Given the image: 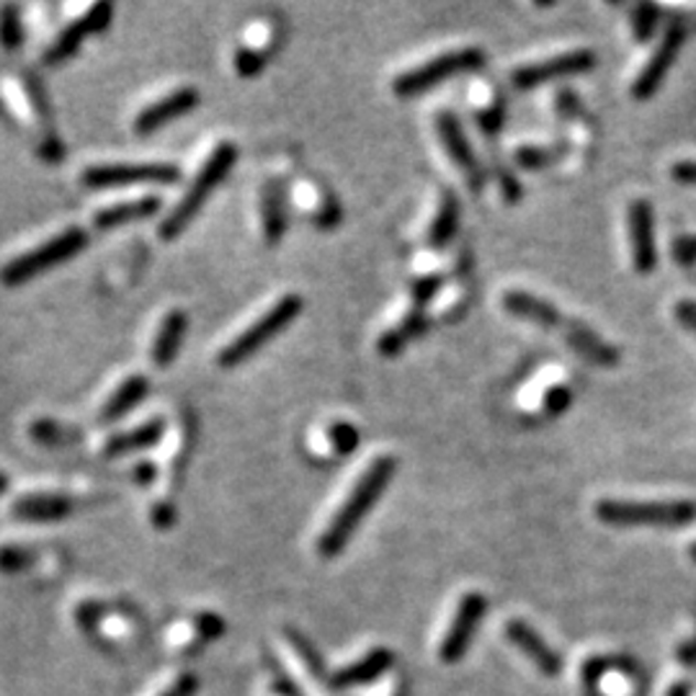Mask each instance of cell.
<instances>
[{"instance_id":"obj_1","label":"cell","mask_w":696,"mask_h":696,"mask_svg":"<svg viewBox=\"0 0 696 696\" xmlns=\"http://www.w3.org/2000/svg\"><path fill=\"white\" fill-rule=\"evenodd\" d=\"M395 470H398L395 457L384 454V457H377L372 465L361 472L357 486L351 488V493L346 496V501L338 505L336 513H333L328 526L323 529L320 542H317V550H320L323 557H336L344 552L348 540H351L354 532L361 526V521L367 519V513L380 503V498L384 490H388Z\"/></svg>"},{"instance_id":"obj_2","label":"cell","mask_w":696,"mask_h":696,"mask_svg":"<svg viewBox=\"0 0 696 696\" xmlns=\"http://www.w3.org/2000/svg\"><path fill=\"white\" fill-rule=\"evenodd\" d=\"M238 161V148L236 142H222V145L215 148V153L207 157V163L202 165L196 178L192 181V186L186 188V194L181 196L176 207L171 209V215L163 219L161 225V238L173 240L178 238L181 232L186 230L188 222L199 215V209L204 207V202L209 199V194L222 184L227 173L232 171V165Z\"/></svg>"},{"instance_id":"obj_3","label":"cell","mask_w":696,"mask_h":696,"mask_svg":"<svg viewBox=\"0 0 696 696\" xmlns=\"http://www.w3.org/2000/svg\"><path fill=\"white\" fill-rule=\"evenodd\" d=\"M596 519L609 526L678 529L696 519L694 501H607L596 503Z\"/></svg>"},{"instance_id":"obj_4","label":"cell","mask_w":696,"mask_h":696,"mask_svg":"<svg viewBox=\"0 0 696 696\" xmlns=\"http://www.w3.org/2000/svg\"><path fill=\"white\" fill-rule=\"evenodd\" d=\"M302 313V297L300 294H284L282 300L274 302L267 313H263L259 320L248 325V328L240 333L227 344L222 351H219V365L222 367H236L243 365L246 359H251L259 348L269 344L271 338H276L286 325L292 320H297Z\"/></svg>"},{"instance_id":"obj_5","label":"cell","mask_w":696,"mask_h":696,"mask_svg":"<svg viewBox=\"0 0 696 696\" xmlns=\"http://www.w3.org/2000/svg\"><path fill=\"white\" fill-rule=\"evenodd\" d=\"M86 232L78 230V227H70V230L44 240L42 246L34 248V251H26L17 255V259H11L9 263H3V267H0V284L19 286L24 282H32V279L44 274V271L55 269L57 263L78 255L83 248H86Z\"/></svg>"},{"instance_id":"obj_6","label":"cell","mask_w":696,"mask_h":696,"mask_svg":"<svg viewBox=\"0 0 696 696\" xmlns=\"http://www.w3.org/2000/svg\"><path fill=\"white\" fill-rule=\"evenodd\" d=\"M486 65V52L478 47H461L444 52V55L431 57L428 63H423L413 70H405L403 75H398L395 83H392V90L398 96H418L426 94V90L436 88L438 83H444L446 78H454V75L461 73H472L478 67Z\"/></svg>"},{"instance_id":"obj_7","label":"cell","mask_w":696,"mask_h":696,"mask_svg":"<svg viewBox=\"0 0 696 696\" xmlns=\"http://www.w3.org/2000/svg\"><path fill=\"white\" fill-rule=\"evenodd\" d=\"M181 171L173 163H113V165H94L83 173L80 181L88 188H119L130 184H173L178 181Z\"/></svg>"},{"instance_id":"obj_8","label":"cell","mask_w":696,"mask_h":696,"mask_svg":"<svg viewBox=\"0 0 696 696\" xmlns=\"http://www.w3.org/2000/svg\"><path fill=\"white\" fill-rule=\"evenodd\" d=\"M486 611H488V599L482 594L472 591V594L461 596L457 609H454L452 622L449 627H446L442 645H438V657H442L446 665L459 663L461 657L467 655V650H470L472 645V638H475V632H478V627L482 624Z\"/></svg>"},{"instance_id":"obj_9","label":"cell","mask_w":696,"mask_h":696,"mask_svg":"<svg viewBox=\"0 0 696 696\" xmlns=\"http://www.w3.org/2000/svg\"><path fill=\"white\" fill-rule=\"evenodd\" d=\"M594 67H596V55L591 50H573L550 59H542V63L519 67V70H513L511 80L519 90H532V88H540L542 83L567 78V75L588 73V70H594Z\"/></svg>"},{"instance_id":"obj_10","label":"cell","mask_w":696,"mask_h":696,"mask_svg":"<svg viewBox=\"0 0 696 696\" xmlns=\"http://www.w3.org/2000/svg\"><path fill=\"white\" fill-rule=\"evenodd\" d=\"M686 42V29L678 24V21H673V24L665 26V34L661 44H657L653 55H650V59L645 63V67H642L638 78H634V86H632V96L640 98V101H645V98H650L655 94L657 88L663 86L665 75L671 73L673 63H676L678 52L681 47H684Z\"/></svg>"},{"instance_id":"obj_11","label":"cell","mask_w":696,"mask_h":696,"mask_svg":"<svg viewBox=\"0 0 696 696\" xmlns=\"http://www.w3.org/2000/svg\"><path fill=\"white\" fill-rule=\"evenodd\" d=\"M111 13H113L111 3L90 6L80 19H75L70 26H65L63 32L57 34V40L52 42V47L44 52V63L59 65V63H65L67 57H73L86 36L104 32V29L111 24Z\"/></svg>"},{"instance_id":"obj_12","label":"cell","mask_w":696,"mask_h":696,"mask_svg":"<svg viewBox=\"0 0 696 696\" xmlns=\"http://www.w3.org/2000/svg\"><path fill=\"white\" fill-rule=\"evenodd\" d=\"M627 222H630V246L634 271L642 276L653 274L657 263L655 251V217L648 199H634L627 209Z\"/></svg>"},{"instance_id":"obj_13","label":"cell","mask_w":696,"mask_h":696,"mask_svg":"<svg viewBox=\"0 0 696 696\" xmlns=\"http://www.w3.org/2000/svg\"><path fill=\"white\" fill-rule=\"evenodd\" d=\"M505 638H509L511 645L516 648L536 671L544 673V676L552 678L563 671V657H559L555 650L544 642L542 634L536 632L532 624L524 622V619H511V622L505 624Z\"/></svg>"},{"instance_id":"obj_14","label":"cell","mask_w":696,"mask_h":696,"mask_svg":"<svg viewBox=\"0 0 696 696\" xmlns=\"http://www.w3.org/2000/svg\"><path fill=\"white\" fill-rule=\"evenodd\" d=\"M436 132H438V138H442L446 153H449L454 165H457V168L465 173L467 184H470L472 192H480L482 188V168H480L478 157H475V153H472L470 140H467V134L461 132L457 119H454L452 113H446V111L438 113Z\"/></svg>"},{"instance_id":"obj_15","label":"cell","mask_w":696,"mask_h":696,"mask_svg":"<svg viewBox=\"0 0 696 696\" xmlns=\"http://www.w3.org/2000/svg\"><path fill=\"white\" fill-rule=\"evenodd\" d=\"M199 104V90L196 88H178L173 94L157 98L155 104L145 106L134 119V132L138 134H153L165 127L173 119L184 117V113L194 111Z\"/></svg>"},{"instance_id":"obj_16","label":"cell","mask_w":696,"mask_h":696,"mask_svg":"<svg viewBox=\"0 0 696 696\" xmlns=\"http://www.w3.org/2000/svg\"><path fill=\"white\" fill-rule=\"evenodd\" d=\"M503 305L511 315H516L521 317V320H529L534 325H542V328H557L559 333H563L567 328V323H570V317H567L565 313H559L552 302L536 297V294L524 292V290L505 292Z\"/></svg>"},{"instance_id":"obj_17","label":"cell","mask_w":696,"mask_h":696,"mask_svg":"<svg viewBox=\"0 0 696 696\" xmlns=\"http://www.w3.org/2000/svg\"><path fill=\"white\" fill-rule=\"evenodd\" d=\"M392 661H395V655H392L388 648L369 650V653L361 655L359 661L348 663L340 671L333 673L330 686L333 688H351V686L372 684V681L382 678L384 673L392 668Z\"/></svg>"},{"instance_id":"obj_18","label":"cell","mask_w":696,"mask_h":696,"mask_svg":"<svg viewBox=\"0 0 696 696\" xmlns=\"http://www.w3.org/2000/svg\"><path fill=\"white\" fill-rule=\"evenodd\" d=\"M563 336L567 344H570V348L575 354H580V357L594 361V365L599 367H615L619 365V351L615 346L609 344V340H603L599 333H596L594 328H588L586 323L580 320H573L567 323V328L563 330Z\"/></svg>"},{"instance_id":"obj_19","label":"cell","mask_w":696,"mask_h":696,"mask_svg":"<svg viewBox=\"0 0 696 696\" xmlns=\"http://www.w3.org/2000/svg\"><path fill=\"white\" fill-rule=\"evenodd\" d=\"M13 516L19 521H34V524H50V521L65 519L73 511V501L57 493H29L13 501Z\"/></svg>"},{"instance_id":"obj_20","label":"cell","mask_w":696,"mask_h":696,"mask_svg":"<svg viewBox=\"0 0 696 696\" xmlns=\"http://www.w3.org/2000/svg\"><path fill=\"white\" fill-rule=\"evenodd\" d=\"M163 202L157 196H140L132 202H119L113 207H106L94 217V225L98 230H113V227H122L127 222H138V219H148L161 211Z\"/></svg>"},{"instance_id":"obj_21","label":"cell","mask_w":696,"mask_h":696,"mask_svg":"<svg viewBox=\"0 0 696 696\" xmlns=\"http://www.w3.org/2000/svg\"><path fill=\"white\" fill-rule=\"evenodd\" d=\"M165 434V421L163 418H153L142 426L132 428V431H122V434L111 436L109 442L104 446L106 457H122V454H132V452H142L150 449L161 442Z\"/></svg>"},{"instance_id":"obj_22","label":"cell","mask_w":696,"mask_h":696,"mask_svg":"<svg viewBox=\"0 0 696 696\" xmlns=\"http://www.w3.org/2000/svg\"><path fill=\"white\" fill-rule=\"evenodd\" d=\"M186 328H188L186 313H181V309H171V313L163 317L161 328H157L153 338V351H150L157 367H168L171 361L176 359L178 348L181 344H184Z\"/></svg>"},{"instance_id":"obj_23","label":"cell","mask_w":696,"mask_h":696,"mask_svg":"<svg viewBox=\"0 0 696 696\" xmlns=\"http://www.w3.org/2000/svg\"><path fill=\"white\" fill-rule=\"evenodd\" d=\"M150 390V384L145 377H130V380H124L122 384H119L117 390H113V395L106 400V405L101 407V423H113L119 418H124L127 413L132 411V407H138L142 400H145Z\"/></svg>"},{"instance_id":"obj_24","label":"cell","mask_w":696,"mask_h":696,"mask_svg":"<svg viewBox=\"0 0 696 696\" xmlns=\"http://www.w3.org/2000/svg\"><path fill=\"white\" fill-rule=\"evenodd\" d=\"M261 215H263V232L269 243H276L284 236L286 215H284V196L276 184H267L261 194Z\"/></svg>"},{"instance_id":"obj_25","label":"cell","mask_w":696,"mask_h":696,"mask_svg":"<svg viewBox=\"0 0 696 696\" xmlns=\"http://www.w3.org/2000/svg\"><path fill=\"white\" fill-rule=\"evenodd\" d=\"M457 225H459V207H457V202H454L452 194H444L442 207H438V215H436V219H434V227H431L428 240H431V243H434V246L449 243V240L454 238V232H457Z\"/></svg>"},{"instance_id":"obj_26","label":"cell","mask_w":696,"mask_h":696,"mask_svg":"<svg viewBox=\"0 0 696 696\" xmlns=\"http://www.w3.org/2000/svg\"><path fill=\"white\" fill-rule=\"evenodd\" d=\"M24 42V26H21L17 6H0V47L19 50Z\"/></svg>"},{"instance_id":"obj_27","label":"cell","mask_w":696,"mask_h":696,"mask_svg":"<svg viewBox=\"0 0 696 696\" xmlns=\"http://www.w3.org/2000/svg\"><path fill=\"white\" fill-rule=\"evenodd\" d=\"M421 309H415V313L407 317V320H403L398 325V328H392L388 336H382L380 340V348L382 354H398L400 348H403L407 340H411L415 333H421Z\"/></svg>"},{"instance_id":"obj_28","label":"cell","mask_w":696,"mask_h":696,"mask_svg":"<svg viewBox=\"0 0 696 696\" xmlns=\"http://www.w3.org/2000/svg\"><path fill=\"white\" fill-rule=\"evenodd\" d=\"M32 438L47 446H65V444L78 442L80 436H78V431L59 426V423L55 421H36L32 426Z\"/></svg>"},{"instance_id":"obj_29","label":"cell","mask_w":696,"mask_h":696,"mask_svg":"<svg viewBox=\"0 0 696 696\" xmlns=\"http://www.w3.org/2000/svg\"><path fill=\"white\" fill-rule=\"evenodd\" d=\"M34 563V552L19 544H3L0 547V573H19Z\"/></svg>"},{"instance_id":"obj_30","label":"cell","mask_w":696,"mask_h":696,"mask_svg":"<svg viewBox=\"0 0 696 696\" xmlns=\"http://www.w3.org/2000/svg\"><path fill=\"white\" fill-rule=\"evenodd\" d=\"M194 676H188V673H176V676L165 678V684L153 688L148 696H188L194 692Z\"/></svg>"},{"instance_id":"obj_31","label":"cell","mask_w":696,"mask_h":696,"mask_svg":"<svg viewBox=\"0 0 696 696\" xmlns=\"http://www.w3.org/2000/svg\"><path fill=\"white\" fill-rule=\"evenodd\" d=\"M655 21H657L655 6H650V3L638 6V11H634V36H638L640 42H648L650 36H653Z\"/></svg>"},{"instance_id":"obj_32","label":"cell","mask_w":696,"mask_h":696,"mask_svg":"<svg viewBox=\"0 0 696 696\" xmlns=\"http://www.w3.org/2000/svg\"><path fill=\"white\" fill-rule=\"evenodd\" d=\"M555 161V150H542V148H521L516 153V163L519 168H544Z\"/></svg>"},{"instance_id":"obj_33","label":"cell","mask_w":696,"mask_h":696,"mask_svg":"<svg viewBox=\"0 0 696 696\" xmlns=\"http://www.w3.org/2000/svg\"><path fill=\"white\" fill-rule=\"evenodd\" d=\"M236 67H238V73L243 75V78H253V75L261 73L263 57L253 47H240L236 52Z\"/></svg>"},{"instance_id":"obj_34","label":"cell","mask_w":696,"mask_h":696,"mask_svg":"<svg viewBox=\"0 0 696 696\" xmlns=\"http://www.w3.org/2000/svg\"><path fill=\"white\" fill-rule=\"evenodd\" d=\"M333 431V444H336V449L340 454L351 452L354 446H359V431L354 426H348V423H336V426L330 428Z\"/></svg>"},{"instance_id":"obj_35","label":"cell","mask_w":696,"mask_h":696,"mask_svg":"<svg viewBox=\"0 0 696 696\" xmlns=\"http://www.w3.org/2000/svg\"><path fill=\"white\" fill-rule=\"evenodd\" d=\"M673 313H676V320L696 336V302L681 300L676 302V309H673Z\"/></svg>"},{"instance_id":"obj_36","label":"cell","mask_w":696,"mask_h":696,"mask_svg":"<svg viewBox=\"0 0 696 696\" xmlns=\"http://www.w3.org/2000/svg\"><path fill=\"white\" fill-rule=\"evenodd\" d=\"M671 176L678 181V184H694L696 186V161H678L673 163Z\"/></svg>"},{"instance_id":"obj_37","label":"cell","mask_w":696,"mask_h":696,"mask_svg":"<svg viewBox=\"0 0 696 696\" xmlns=\"http://www.w3.org/2000/svg\"><path fill=\"white\" fill-rule=\"evenodd\" d=\"M673 253L681 263H694L696 261V238H678L673 243Z\"/></svg>"},{"instance_id":"obj_38","label":"cell","mask_w":696,"mask_h":696,"mask_svg":"<svg viewBox=\"0 0 696 696\" xmlns=\"http://www.w3.org/2000/svg\"><path fill=\"white\" fill-rule=\"evenodd\" d=\"M153 513H155V524L157 526L173 524V509H168V505H157Z\"/></svg>"},{"instance_id":"obj_39","label":"cell","mask_w":696,"mask_h":696,"mask_svg":"<svg viewBox=\"0 0 696 696\" xmlns=\"http://www.w3.org/2000/svg\"><path fill=\"white\" fill-rule=\"evenodd\" d=\"M134 472H138L140 482H150V480H153V475H155V467L153 465H140Z\"/></svg>"},{"instance_id":"obj_40","label":"cell","mask_w":696,"mask_h":696,"mask_svg":"<svg viewBox=\"0 0 696 696\" xmlns=\"http://www.w3.org/2000/svg\"><path fill=\"white\" fill-rule=\"evenodd\" d=\"M3 490H9V478H6V475L0 472V493H3Z\"/></svg>"},{"instance_id":"obj_41","label":"cell","mask_w":696,"mask_h":696,"mask_svg":"<svg viewBox=\"0 0 696 696\" xmlns=\"http://www.w3.org/2000/svg\"><path fill=\"white\" fill-rule=\"evenodd\" d=\"M688 555H692V559L696 563V542L692 544V550H688Z\"/></svg>"}]
</instances>
